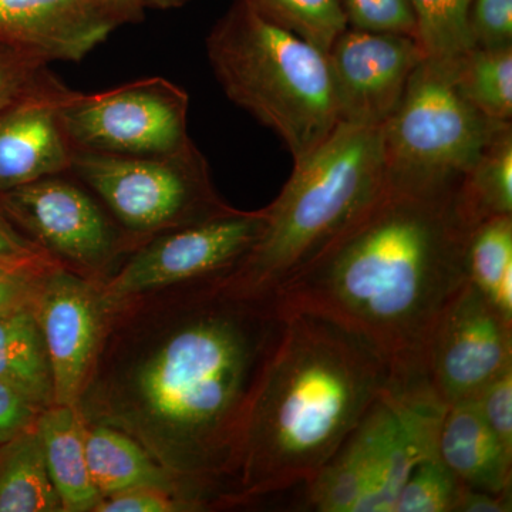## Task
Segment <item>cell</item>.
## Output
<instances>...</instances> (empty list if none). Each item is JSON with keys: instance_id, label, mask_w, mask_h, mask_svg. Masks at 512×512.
<instances>
[{"instance_id": "52a82bcc", "label": "cell", "mask_w": 512, "mask_h": 512, "mask_svg": "<svg viewBox=\"0 0 512 512\" xmlns=\"http://www.w3.org/2000/svg\"><path fill=\"white\" fill-rule=\"evenodd\" d=\"M431 400L424 369L393 373L335 456L306 485L308 507L353 512L362 495L399 487L429 448Z\"/></svg>"}, {"instance_id": "836d02e7", "label": "cell", "mask_w": 512, "mask_h": 512, "mask_svg": "<svg viewBox=\"0 0 512 512\" xmlns=\"http://www.w3.org/2000/svg\"><path fill=\"white\" fill-rule=\"evenodd\" d=\"M42 412L25 394L0 380V444L35 427Z\"/></svg>"}, {"instance_id": "7a4b0ae2", "label": "cell", "mask_w": 512, "mask_h": 512, "mask_svg": "<svg viewBox=\"0 0 512 512\" xmlns=\"http://www.w3.org/2000/svg\"><path fill=\"white\" fill-rule=\"evenodd\" d=\"M214 293L134 369L128 414L177 476L228 474L252 397L285 328L275 295Z\"/></svg>"}, {"instance_id": "8d00e7d4", "label": "cell", "mask_w": 512, "mask_h": 512, "mask_svg": "<svg viewBox=\"0 0 512 512\" xmlns=\"http://www.w3.org/2000/svg\"><path fill=\"white\" fill-rule=\"evenodd\" d=\"M94 9L109 20L114 28L134 25L144 19L146 0H89Z\"/></svg>"}, {"instance_id": "277c9868", "label": "cell", "mask_w": 512, "mask_h": 512, "mask_svg": "<svg viewBox=\"0 0 512 512\" xmlns=\"http://www.w3.org/2000/svg\"><path fill=\"white\" fill-rule=\"evenodd\" d=\"M387 187L382 131L339 123L299 163L264 208L261 237L222 284L249 296L275 295L313 261Z\"/></svg>"}, {"instance_id": "6da1fadb", "label": "cell", "mask_w": 512, "mask_h": 512, "mask_svg": "<svg viewBox=\"0 0 512 512\" xmlns=\"http://www.w3.org/2000/svg\"><path fill=\"white\" fill-rule=\"evenodd\" d=\"M473 225L458 190L387 185L342 234L275 292L284 313L320 316L355 333L394 373L424 369L434 323L467 284Z\"/></svg>"}, {"instance_id": "7402d4cb", "label": "cell", "mask_w": 512, "mask_h": 512, "mask_svg": "<svg viewBox=\"0 0 512 512\" xmlns=\"http://www.w3.org/2000/svg\"><path fill=\"white\" fill-rule=\"evenodd\" d=\"M467 282L512 320V215L488 218L471 229Z\"/></svg>"}, {"instance_id": "30bf717a", "label": "cell", "mask_w": 512, "mask_h": 512, "mask_svg": "<svg viewBox=\"0 0 512 512\" xmlns=\"http://www.w3.org/2000/svg\"><path fill=\"white\" fill-rule=\"evenodd\" d=\"M265 220V210H232L160 232L104 286V308L168 286L227 278L254 248Z\"/></svg>"}, {"instance_id": "603a6c76", "label": "cell", "mask_w": 512, "mask_h": 512, "mask_svg": "<svg viewBox=\"0 0 512 512\" xmlns=\"http://www.w3.org/2000/svg\"><path fill=\"white\" fill-rule=\"evenodd\" d=\"M451 66L457 89L468 103L488 119L511 123L512 46H474Z\"/></svg>"}, {"instance_id": "ac0fdd59", "label": "cell", "mask_w": 512, "mask_h": 512, "mask_svg": "<svg viewBox=\"0 0 512 512\" xmlns=\"http://www.w3.org/2000/svg\"><path fill=\"white\" fill-rule=\"evenodd\" d=\"M36 430L63 511H96L103 497L90 476L86 426L77 407L55 404L43 410L37 417Z\"/></svg>"}, {"instance_id": "d6a6232c", "label": "cell", "mask_w": 512, "mask_h": 512, "mask_svg": "<svg viewBox=\"0 0 512 512\" xmlns=\"http://www.w3.org/2000/svg\"><path fill=\"white\" fill-rule=\"evenodd\" d=\"M197 501L183 500L178 493L158 488H136L103 498L96 512H174L192 510Z\"/></svg>"}, {"instance_id": "9c48e42d", "label": "cell", "mask_w": 512, "mask_h": 512, "mask_svg": "<svg viewBox=\"0 0 512 512\" xmlns=\"http://www.w3.org/2000/svg\"><path fill=\"white\" fill-rule=\"evenodd\" d=\"M60 119L73 151L157 156L185 146L190 96L164 77H146L96 93L67 90Z\"/></svg>"}, {"instance_id": "1f68e13d", "label": "cell", "mask_w": 512, "mask_h": 512, "mask_svg": "<svg viewBox=\"0 0 512 512\" xmlns=\"http://www.w3.org/2000/svg\"><path fill=\"white\" fill-rule=\"evenodd\" d=\"M473 400L494 436L512 454V370L484 387Z\"/></svg>"}, {"instance_id": "5b68a950", "label": "cell", "mask_w": 512, "mask_h": 512, "mask_svg": "<svg viewBox=\"0 0 512 512\" xmlns=\"http://www.w3.org/2000/svg\"><path fill=\"white\" fill-rule=\"evenodd\" d=\"M208 62L225 96L281 137L293 164L339 124L328 55L235 0L207 37Z\"/></svg>"}, {"instance_id": "ba28073f", "label": "cell", "mask_w": 512, "mask_h": 512, "mask_svg": "<svg viewBox=\"0 0 512 512\" xmlns=\"http://www.w3.org/2000/svg\"><path fill=\"white\" fill-rule=\"evenodd\" d=\"M69 174L134 235H157L234 210L215 191L210 164L192 140L157 156L73 151Z\"/></svg>"}, {"instance_id": "2e32d148", "label": "cell", "mask_w": 512, "mask_h": 512, "mask_svg": "<svg viewBox=\"0 0 512 512\" xmlns=\"http://www.w3.org/2000/svg\"><path fill=\"white\" fill-rule=\"evenodd\" d=\"M67 90L63 84L0 113V194L69 173L73 148L59 110Z\"/></svg>"}, {"instance_id": "e575fe53", "label": "cell", "mask_w": 512, "mask_h": 512, "mask_svg": "<svg viewBox=\"0 0 512 512\" xmlns=\"http://www.w3.org/2000/svg\"><path fill=\"white\" fill-rule=\"evenodd\" d=\"M0 261L30 265L59 264L36 242L26 237L2 211H0Z\"/></svg>"}, {"instance_id": "cb8c5ba5", "label": "cell", "mask_w": 512, "mask_h": 512, "mask_svg": "<svg viewBox=\"0 0 512 512\" xmlns=\"http://www.w3.org/2000/svg\"><path fill=\"white\" fill-rule=\"evenodd\" d=\"M458 200L473 227L488 218L512 215V127L485 147L458 188Z\"/></svg>"}, {"instance_id": "44dd1931", "label": "cell", "mask_w": 512, "mask_h": 512, "mask_svg": "<svg viewBox=\"0 0 512 512\" xmlns=\"http://www.w3.org/2000/svg\"><path fill=\"white\" fill-rule=\"evenodd\" d=\"M63 511L36 426L0 444V512Z\"/></svg>"}, {"instance_id": "7c38bea8", "label": "cell", "mask_w": 512, "mask_h": 512, "mask_svg": "<svg viewBox=\"0 0 512 512\" xmlns=\"http://www.w3.org/2000/svg\"><path fill=\"white\" fill-rule=\"evenodd\" d=\"M66 174L0 194V211L55 261L96 271L113 259L120 235L90 192Z\"/></svg>"}, {"instance_id": "9a60e30c", "label": "cell", "mask_w": 512, "mask_h": 512, "mask_svg": "<svg viewBox=\"0 0 512 512\" xmlns=\"http://www.w3.org/2000/svg\"><path fill=\"white\" fill-rule=\"evenodd\" d=\"M114 29L89 0H0V42L49 64L82 62Z\"/></svg>"}, {"instance_id": "f546056e", "label": "cell", "mask_w": 512, "mask_h": 512, "mask_svg": "<svg viewBox=\"0 0 512 512\" xmlns=\"http://www.w3.org/2000/svg\"><path fill=\"white\" fill-rule=\"evenodd\" d=\"M59 264L30 265L0 261V313L35 306L43 279Z\"/></svg>"}, {"instance_id": "f1b7e54d", "label": "cell", "mask_w": 512, "mask_h": 512, "mask_svg": "<svg viewBox=\"0 0 512 512\" xmlns=\"http://www.w3.org/2000/svg\"><path fill=\"white\" fill-rule=\"evenodd\" d=\"M339 3L348 28L416 39V19L409 0H339Z\"/></svg>"}, {"instance_id": "83f0119b", "label": "cell", "mask_w": 512, "mask_h": 512, "mask_svg": "<svg viewBox=\"0 0 512 512\" xmlns=\"http://www.w3.org/2000/svg\"><path fill=\"white\" fill-rule=\"evenodd\" d=\"M60 86L63 83L50 72L45 60L0 42V113L19 101Z\"/></svg>"}, {"instance_id": "8fae6325", "label": "cell", "mask_w": 512, "mask_h": 512, "mask_svg": "<svg viewBox=\"0 0 512 512\" xmlns=\"http://www.w3.org/2000/svg\"><path fill=\"white\" fill-rule=\"evenodd\" d=\"M423 366L447 406L473 400L512 370V320L467 282L434 323Z\"/></svg>"}, {"instance_id": "4316f807", "label": "cell", "mask_w": 512, "mask_h": 512, "mask_svg": "<svg viewBox=\"0 0 512 512\" xmlns=\"http://www.w3.org/2000/svg\"><path fill=\"white\" fill-rule=\"evenodd\" d=\"M463 485L439 454L424 458L404 481L392 512H456Z\"/></svg>"}, {"instance_id": "8992f818", "label": "cell", "mask_w": 512, "mask_h": 512, "mask_svg": "<svg viewBox=\"0 0 512 512\" xmlns=\"http://www.w3.org/2000/svg\"><path fill=\"white\" fill-rule=\"evenodd\" d=\"M510 124L488 119L464 99L451 63L424 57L402 103L380 128L387 185L456 191L485 147Z\"/></svg>"}, {"instance_id": "484cf974", "label": "cell", "mask_w": 512, "mask_h": 512, "mask_svg": "<svg viewBox=\"0 0 512 512\" xmlns=\"http://www.w3.org/2000/svg\"><path fill=\"white\" fill-rule=\"evenodd\" d=\"M248 3L269 22L325 53L348 29L339 0H248Z\"/></svg>"}, {"instance_id": "e0dca14e", "label": "cell", "mask_w": 512, "mask_h": 512, "mask_svg": "<svg viewBox=\"0 0 512 512\" xmlns=\"http://www.w3.org/2000/svg\"><path fill=\"white\" fill-rule=\"evenodd\" d=\"M437 454L467 487L490 493L511 490L512 454L494 436L474 400L447 406Z\"/></svg>"}, {"instance_id": "ffe728a7", "label": "cell", "mask_w": 512, "mask_h": 512, "mask_svg": "<svg viewBox=\"0 0 512 512\" xmlns=\"http://www.w3.org/2000/svg\"><path fill=\"white\" fill-rule=\"evenodd\" d=\"M0 380L39 409L55 406L52 370L35 306L0 313Z\"/></svg>"}, {"instance_id": "d6986e66", "label": "cell", "mask_w": 512, "mask_h": 512, "mask_svg": "<svg viewBox=\"0 0 512 512\" xmlns=\"http://www.w3.org/2000/svg\"><path fill=\"white\" fill-rule=\"evenodd\" d=\"M86 454L90 476L103 498L136 488L177 493L175 473L123 431L109 426L86 427Z\"/></svg>"}, {"instance_id": "4fadbf2b", "label": "cell", "mask_w": 512, "mask_h": 512, "mask_svg": "<svg viewBox=\"0 0 512 512\" xmlns=\"http://www.w3.org/2000/svg\"><path fill=\"white\" fill-rule=\"evenodd\" d=\"M326 55L339 123L369 128H382L393 116L424 59L414 37L352 28Z\"/></svg>"}, {"instance_id": "d4e9b609", "label": "cell", "mask_w": 512, "mask_h": 512, "mask_svg": "<svg viewBox=\"0 0 512 512\" xmlns=\"http://www.w3.org/2000/svg\"><path fill=\"white\" fill-rule=\"evenodd\" d=\"M416 19V40L424 57L453 63L474 47L468 15L473 0H409Z\"/></svg>"}, {"instance_id": "5bb4252c", "label": "cell", "mask_w": 512, "mask_h": 512, "mask_svg": "<svg viewBox=\"0 0 512 512\" xmlns=\"http://www.w3.org/2000/svg\"><path fill=\"white\" fill-rule=\"evenodd\" d=\"M106 311L100 292L57 265L43 279L35 313L52 370L57 406L79 407L92 373Z\"/></svg>"}, {"instance_id": "74e56055", "label": "cell", "mask_w": 512, "mask_h": 512, "mask_svg": "<svg viewBox=\"0 0 512 512\" xmlns=\"http://www.w3.org/2000/svg\"><path fill=\"white\" fill-rule=\"evenodd\" d=\"M188 0H146L147 9H174L185 5Z\"/></svg>"}, {"instance_id": "4dcf8cb0", "label": "cell", "mask_w": 512, "mask_h": 512, "mask_svg": "<svg viewBox=\"0 0 512 512\" xmlns=\"http://www.w3.org/2000/svg\"><path fill=\"white\" fill-rule=\"evenodd\" d=\"M468 26L476 47L512 46V0H473Z\"/></svg>"}, {"instance_id": "3957f363", "label": "cell", "mask_w": 512, "mask_h": 512, "mask_svg": "<svg viewBox=\"0 0 512 512\" xmlns=\"http://www.w3.org/2000/svg\"><path fill=\"white\" fill-rule=\"evenodd\" d=\"M392 377L389 362L355 333L311 313H285L229 466L242 497L306 487Z\"/></svg>"}, {"instance_id": "d590c367", "label": "cell", "mask_w": 512, "mask_h": 512, "mask_svg": "<svg viewBox=\"0 0 512 512\" xmlns=\"http://www.w3.org/2000/svg\"><path fill=\"white\" fill-rule=\"evenodd\" d=\"M511 507V490L490 493L463 485L456 512H510Z\"/></svg>"}]
</instances>
